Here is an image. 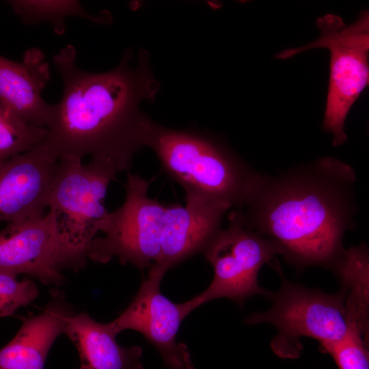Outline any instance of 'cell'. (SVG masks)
I'll return each mask as SVG.
<instances>
[{
	"label": "cell",
	"instance_id": "cell-1",
	"mask_svg": "<svg viewBox=\"0 0 369 369\" xmlns=\"http://www.w3.org/2000/svg\"><path fill=\"white\" fill-rule=\"evenodd\" d=\"M76 55L68 44L53 57L64 90L43 144L57 159L90 155L111 162L118 173L128 172L154 123L139 108L155 100L160 87L148 53L139 52L133 66L128 49L115 68L100 73L81 69Z\"/></svg>",
	"mask_w": 369,
	"mask_h": 369
},
{
	"label": "cell",
	"instance_id": "cell-2",
	"mask_svg": "<svg viewBox=\"0 0 369 369\" xmlns=\"http://www.w3.org/2000/svg\"><path fill=\"white\" fill-rule=\"evenodd\" d=\"M356 172L332 156L261 174L241 210L245 223L273 241L297 269L331 268L355 228Z\"/></svg>",
	"mask_w": 369,
	"mask_h": 369
},
{
	"label": "cell",
	"instance_id": "cell-3",
	"mask_svg": "<svg viewBox=\"0 0 369 369\" xmlns=\"http://www.w3.org/2000/svg\"><path fill=\"white\" fill-rule=\"evenodd\" d=\"M146 146L184 190L202 193L241 210L261 173L210 135L154 122Z\"/></svg>",
	"mask_w": 369,
	"mask_h": 369
},
{
	"label": "cell",
	"instance_id": "cell-4",
	"mask_svg": "<svg viewBox=\"0 0 369 369\" xmlns=\"http://www.w3.org/2000/svg\"><path fill=\"white\" fill-rule=\"evenodd\" d=\"M320 36L303 46L286 49L276 58L285 59L308 50L324 48L330 51V75L323 129L332 135L334 146L347 141V115L369 81V12L362 11L351 25L336 14L319 17Z\"/></svg>",
	"mask_w": 369,
	"mask_h": 369
},
{
	"label": "cell",
	"instance_id": "cell-5",
	"mask_svg": "<svg viewBox=\"0 0 369 369\" xmlns=\"http://www.w3.org/2000/svg\"><path fill=\"white\" fill-rule=\"evenodd\" d=\"M269 298L273 301L272 307L252 314L245 323L274 325L277 334L271 346L279 357H298L303 337L316 339L320 344L340 340L351 331H358L347 309L344 290L327 294L285 280Z\"/></svg>",
	"mask_w": 369,
	"mask_h": 369
},
{
	"label": "cell",
	"instance_id": "cell-6",
	"mask_svg": "<svg viewBox=\"0 0 369 369\" xmlns=\"http://www.w3.org/2000/svg\"><path fill=\"white\" fill-rule=\"evenodd\" d=\"M151 181L128 172L125 200L117 210L107 213L87 250V258L107 263L117 257L124 265L150 269L158 262L165 206L148 196Z\"/></svg>",
	"mask_w": 369,
	"mask_h": 369
},
{
	"label": "cell",
	"instance_id": "cell-7",
	"mask_svg": "<svg viewBox=\"0 0 369 369\" xmlns=\"http://www.w3.org/2000/svg\"><path fill=\"white\" fill-rule=\"evenodd\" d=\"M228 219V226L221 228L202 251L213 267L214 276L205 290L190 299L195 309L218 298L242 306L254 295L269 297L272 294L259 286L258 275L264 264L279 255L278 247L250 228L241 210H232Z\"/></svg>",
	"mask_w": 369,
	"mask_h": 369
},
{
	"label": "cell",
	"instance_id": "cell-8",
	"mask_svg": "<svg viewBox=\"0 0 369 369\" xmlns=\"http://www.w3.org/2000/svg\"><path fill=\"white\" fill-rule=\"evenodd\" d=\"M118 173L105 159H92L87 165L77 157L58 159L47 208L54 210L59 228L70 244L87 258L90 245L109 213L104 200Z\"/></svg>",
	"mask_w": 369,
	"mask_h": 369
},
{
	"label": "cell",
	"instance_id": "cell-9",
	"mask_svg": "<svg viewBox=\"0 0 369 369\" xmlns=\"http://www.w3.org/2000/svg\"><path fill=\"white\" fill-rule=\"evenodd\" d=\"M49 209L42 217L8 223L0 231V271L59 285L64 280L62 270L85 266L87 258L70 244Z\"/></svg>",
	"mask_w": 369,
	"mask_h": 369
},
{
	"label": "cell",
	"instance_id": "cell-10",
	"mask_svg": "<svg viewBox=\"0 0 369 369\" xmlns=\"http://www.w3.org/2000/svg\"><path fill=\"white\" fill-rule=\"evenodd\" d=\"M165 273L150 269L129 305L110 323L117 334L126 329L143 334L159 352L167 369H195L187 346L176 340L182 321L195 309L190 300L176 303L161 293Z\"/></svg>",
	"mask_w": 369,
	"mask_h": 369
},
{
	"label": "cell",
	"instance_id": "cell-11",
	"mask_svg": "<svg viewBox=\"0 0 369 369\" xmlns=\"http://www.w3.org/2000/svg\"><path fill=\"white\" fill-rule=\"evenodd\" d=\"M186 205L165 207L161 254L152 267L167 270L202 252L221 228L224 214L232 207L210 195L184 190Z\"/></svg>",
	"mask_w": 369,
	"mask_h": 369
},
{
	"label": "cell",
	"instance_id": "cell-12",
	"mask_svg": "<svg viewBox=\"0 0 369 369\" xmlns=\"http://www.w3.org/2000/svg\"><path fill=\"white\" fill-rule=\"evenodd\" d=\"M57 163L42 142L0 163V221L44 215Z\"/></svg>",
	"mask_w": 369,
	"mask_h": 369
},
{
	"label": "cell",
	"instance_id": "cell-13",
	"mask_svg": "<svg viewBox=\"0 0 369 369\" xmlns=\"http://www.w3.org/2000/svg\"><path fill=\"white\" fill-rule=\"evenodd\" d=\"M45 59L43 51L36 47L27 50L20 62L0 55V104L26 122L47 128L54 105L42 96L50 80Z\"/></svg>",
	"mask_w": 369,
	"mask_h": 369
},
{
	"label": "cell",
	"instance_id": "cell-14",
	"mask_svg": "<svg viewBox=\"0 0 369 369\" xmlns=\"http://www.w3.org/2000/svg\"><path fill=\"white\" fill-rule=\"evenodd\" d=\"M72 314L63 295L53 294L44 311L26 318L13 339L0 348V369H44L51 347Z\"/></svg>",
	"mask_w": 369,
	"mask_h": 369
},
{
	"label": "cell",
	"instance_id": "cell-15",
	"mask_svg": "<svg viewBox=\"0 0 369 369\" xmlns=\"http://www.w3.org/2000/svg\"><path fill=\"white\" fill-rule=\"evenodd\" d=\"M64 333L79 353L78 369H144L142 348L121 346L110 322L98 323L86 312L72 314L66 320Z\"/></svg>",
	"mask_w": 369,
	"mask_h": 369
},
{
	"label": "cell",
	"instance_id": "cell-16",
	"mask_svg": "<svg viewBox=\"0 0 369 369\" xmlns=\"http://www.w3.org/2000/svg\"><path fill=\"white\" fill-rule=\"evenodd\" d=\"M368 250L366 244L344 249L331 266L344 286L355 327L368 336Z\"/></svg>",
	"mask_w": 369,
	"mask_h": 369
},
{
	"label": "cell",
	"instance_id": "cell-17",
	"mask_svg": "<svg viewBox=\"0 0 369 369\" xmlns=\"http://www.w3.org/2000/svg\"><path fill=\"white\" fill-rule=\"evenodd\" d=\"M14 12L30 25L50 23L58 35L66 30L65 20L68 16H80L94 23L107 22V18L87 12L78 1H8Z\"/></svg>",
	"mask_w": 369,
	"mask_h": 369
},
{
	"label": "cell",
	"instance_id": "cell-18",
	"mask_svg": "<svg viewBox=\"0 0 369 369\" xmlns=\"http://www.w3.org/2000/svg\"><path fill=\"white\" fill-rule=\"evenodd\" d=\"M47 129L29 124L0 104V163L44 140Z\"/></svg>",
	"mask_w": 369,
	"mask_h": 369
},
{
	"label": "cell",
	"instance_id": "cell-19",
	"mask_svg": "<svg viewBox=\"0 0 369 369\" xmlns=\"http://www.w3.org/2000/svg\"><path fill=\"white\" fill-rule=\"evenodd\" d=\"M368 338L357 330L343 339L320 344L323 352L329 353L340 369H369Z\"/></svg>",
	"mask_w": 369,
	"mask_h": 369
},
{
	"label": "cell",
	"instance_id": "cell-20",
	"mask_svg": "<svg viewBox=\"0 0 369 369\" xmlns=\"http://www.w3.org/2000/svg\"><path fill=\"white\" fill-rule=\"evenodd\" d=\"M38 295V286L32 279L18 280L16 275L0 271V317L13 315Z\"/></svg>",
	"mask_w": 369,
	"mask_h": 369
}]
</instances>
